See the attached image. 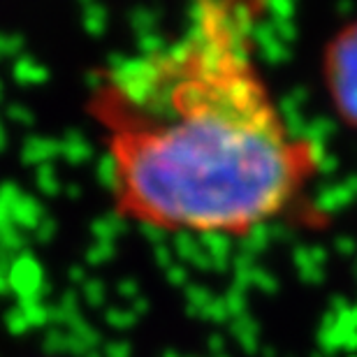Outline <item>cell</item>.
<instances>
[{
  "label": "cell",
  "instance_id": "cell-1",
  "mask_svg": "<svg viewBox=\"0 0 357 357\" xmlns=\"http://www.w3.org/2000/svg\"><path fill=\"white\" fill-rule=\"evenodd\" d=\"M267 0H192L172 40L114 63L89 116L121 218L169 234L246 237L302 202L316 142L283 116L255 54Z\"/></svg>",
  "mask_w": 357,
  "mask_h": 357
},
{
  "label": "cell",
  "instance_id": "cell-2",
  "mask_svg": "<svg viewBox=\"0 0 357 357\" xmlns=\"http://www.w3.org/2000/svg\"><path fill=\"white\" fill-rule=\"evenodd\" d=\"M327 79L334 102L357 128V24L334 40L327 59Z\"/></svg>",
  "mask_w": 357,
  "mask_h": 357
}]
</instances>
